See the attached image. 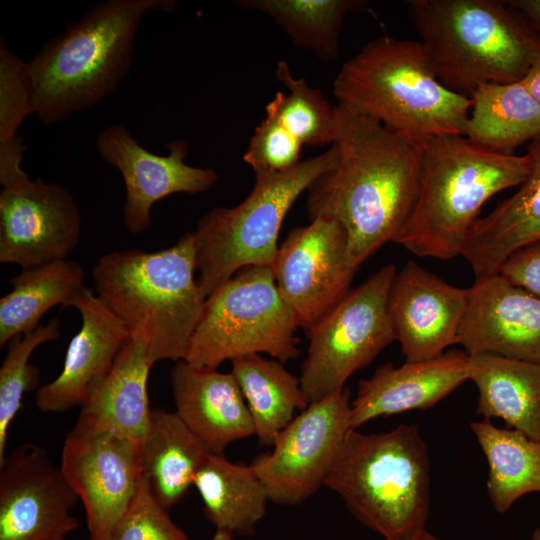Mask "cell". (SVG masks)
<instances>
[{"instance_id": "obj_1", "label": "cell", "mask_w": 540, "mask_h": 540, "mask_svg": "<svg viewBox=\"0 0 540 540\" xmlns=\"http://www.w3.org/2000/svg\"><path fill=\"white\" fill-rule=\"evenodd\" d=\"M335 113L338 160L308 189L307 212L310 220L330 218L343 226L349 260L359 269L406 225L419 193L425 139L343 104Z\"/></svg>"}, {"instance_id": "obj_2", "label": "cell", "mask_w": 540, "mask_h": 540, "mask_svg": "<svg viewBox=\"0 0 540 540\" xmlns=\"http://www.w3.org/2000/svg\"><path fill=\"white\" fill-rule=\"evenodd\" d=\"M175 6L173 0L103 1L43 44L27 62L38 118L55 124L107 97L131 69L145 14Z\"/></svg>"}, {"instance_id": "obj_3", "label": "cell", "mask_w": 540, "mask_h": 540, "mask_svg": "<svg viewBox=\"0 0 540 540\" xmlns=\"http://www.w3.org/2000/svg\"><path fill=\"white\" fill-rule=\"evenodd\" d=\"M195 273V237L186 232L159 251L106 253L92 277L98 297L130 336L143 340L153 366L185 359L207 298Z\"/></svg>"}, {"instance_id": "obj_4", "label": "cell", "mask_w": 540, "mask_h": 540, "mask_svg": "<svg viewBox=\"0 0 540 540\" xmlns=\"http://www.w3.org/2000/svg\"><path fill=\"white\" fill-rule=\"evenodd\" d=\"M407 14L438 80L456 93L521 81L540 60V33L505 1L411 0Z\"/></svg>"}, {"instance_id": "obj_5", "label": "cell", "mask_w": 540, "mask_h": 540, "mask_svg": "<svg viewBox=\"0 0 540 540\" xmlns=\"http://www.w3.org/2000/svg\"><path fill=\"white\" fill-rule=\"evenodd\" d=\"M528 170L526 154L491 151L463 135L425 139L417 201L394 242L419 257L461 255L484 203L520 185Z\"/></svg>"}, {"instance_id": "obj_6", "label": "cell", "mask_w": 540, "mask_h": 540, "mask_svg": "<svg viewBox=\"0 0 540 540\" xmlns=\"http://www.w3.org/2000/svg\"><path fill=\"white\" fill-rule=\"evenodd\" d=\"M339 104L418 139L464 135L471 98L445 87L419 41L382 36L347 60L333 83Z\"/></svg>"}, {"instance_id": "obj_7", "label": "cell", "mask_w": 540, "mask_h": 540, "mask_svg": "<svg viewBox=\"0 0 540 540\" xmlns=\"http://www.w3.org/2000/svg\"><path fill=\"white\" fill-rule=\"evenodd\" d=\"M324 486L385 540L414 539L426 530L430 505V458L418 426L350 430Z\"/></svg>"}, {"instance_id": "obj_8", "label": "cell", "mask_w": 540, "mask_h": 540, "mask_svg": "<svg viewBox=\"0 0 540 540\" xmlns=\"http://www.w3.org/2000/svg\"><path fill=\"white\" fill-rule=\"evenodd\" d=\"M337 160V148L332 144L291 170L256 174L254 186L242 202L216 207L198 220L193 231L196 272L206 296L244 267L273 266L288 211Z\"/></svg>"}, {"instance_id": "obj_9", "label": "cell", "mask_w": 540, "mask_h": 540, "mask_svg": "<svg viewBox=\"0 0 540 540\" xmlns=\"http://www.w3.org/2000/svg\"><path fill=\"white\" fill-rule=\"evenodd\" d=\"M298 327L272 267L247 266L207 296L184 360L217 369L226 360L265 353L284 363L300 353Z\"/></svg>"}, {"instance_id": "obj_10", "label": "cell", "mask_w": 540, "mask_h": 540, "mask_svg": "<svg viewBox=\"0 0 540 540\" xmlns=\"http://www.w3.org/2000/svg\"><path fill=\"white\" fill-rule=\"evenodd\" d=\"M396 273L393 264L381 267L306 331L309 345L299 379L309 404L343 389L395 341L388 300Z\"/></svg>"}, {"instance_id": "obj_11", "label": "cell", "mask_w": 540, "mask_h": 540, "mask_svg": "<svg viewBox=\"0 0 540 540\" xmlns=\"http://www.w3.org/2000/svg\"><path fill=\"white\" fill-rule=\"evenodd\" d=\"M350 391L343 388L310 403L280 432L270 452L250 467L264 485L269 501L296 505L321 486L350 429Z\"/></svg>"}, {"instance_id": "obj_12", "label": "cell", "mask_w": 540, "mask_h": 540, "mask_svg": "<svg viewBox=\"0 0 540 540\" xmlns=\"http://www.w3.org/2000/svg\"><path fill=\"white\" fill-rule=\"evenodd\" d=\"M272 269L279 293L305 331L344 298L358 270L349 260L345 229L330 218L293 228Z\"/></svg>"}, {"instance_id": "obj_13", "label": "cell", "mask_w": 540, "mask_h": 540, "mask_svg": "<svg viewBox=\"0 0 540 540\" xmlns=\"http://www.w3.org/2000/svg\"><path fill=\"white\" fill-rule=\"evenodd\" d=\"M78 501L46 451L23 444L0 464V540H66L79 526L70 513Z\"/></svg>"}, {"instance_id": "obj_14", "label": "cell", "mask_w": 540, "mask_h": 540, "mask_svg": "<svg viewBox=\"0 0 540 540\" xmlns=\"http://www.w3.org/2000/svg\"><path fill=\"white\" fill-rule=\"evenodd\" d=\"M140 444L109 433L71 431L60 468L82 502L89 540H109L143 477Z\"/></svg>"}, {"instance_id": "obj_15", "label": "cell", "mask_w": 540, "mask_h": 540, "mask_svg": "<svg viewBox=\"0 0 540 540\" xmlns=\"http://www.w3.org/2000/svg\"><path fill=\"white\" fill-rule=\"evenodd\" d=\"M80 236L79 207L64 186L36 178L1 191V263L24 269L66 259Z\"/></svg>"}, {"instance_id": "obj_16", "label": "cell", "mask_w": 540, "mask_h": 540, "mask_svg": "<svg viewBox=\"0 0 540 540\" xmlns=\"http://www.w3.org/2000/svg\"><path fill=\"white\" fill-rule=\"evenodd\" d=\"M166 147L167 155L154 154L119 124L109 125L97 134L99 156L122 175L125 184L123 222L132 234L149 228L151 209L156 202L176 193L205 192L218 180L214 169L185 162L188 145L184 140H171Z\"/></svg>"}, {"instance_id": "obj_17", "label": "cell", "mask_w": 540, "mask_h": 540, "mask_svg": "<svg viewBox=\"0 0 540 540\" xmlns=\"http://www.w3.org/2000/svg\"><path fill=\"white\" fill-rule=\"evenodd\" d=\"M467 298L468 289L445 282L413 260L396 273L388 311L407 362L435 358L458 343Z\"/></svg>"}, {"instance_id": "obj_18", "label": "cell", "mask_w": 540, "mask_h": 540, "mask_svg": "<svg viewBox=\"0 0 540 540\" xmlns=\"http://www.w3.org/2000/svg\"><path fill=\"white\" fill-rule=\"evenodd\" d=\"M458 344L468 355L492 354L540 366V298L501 274L468 288Z\"/></svg>"}, {"instance_id": "obj_19", "label": "cell", "mask_w": 540, "mask_h": 540, "mask_svg": "<svg viewBox=\"0 0 540 540\" xmlns=\"http://www.w3.org/2000/svg\"><path fill=\"white\" fill-rule=\"evenodd\" d=\"M82 324L67 348L63 369L35 396L43 412L81 406L112 369L130 335L104 302L85 287L73 300Z\"/></svg>"}, {"instance_id": "obj_20", "label": "cell", "mask_w": 540, "mask_h": 540, "mask_svg": "<svg viewBox=\"0 0 540 540\" xmlns=\"http://www.w3.org/2000/svg\"><path fill=\"white\" fill-rule=\"evenodd\" d=\"M468 357L465 351L451 350L399 367L391 362L379 366L370 378L358 382L350 429L377 417L432 408L468 380Z\"/></svg>"}, {"instance_id": "obj_21", "label": "cell", "mask_w": 540, "mask_h": 540, "mask_svg": "<svg viewBox=\"0 0 540 540\" xmlns=\"http://www.w3.org/2000/svg\"><path fill=\"white\" fill-rule=\"evenodd\" d=\"M175 413L183 423L217 454L232 442L255 435L253 421L230 373L196 367L179 360L170 372Z\"/></svg>"}, {"instance_id": "obj_22", "label": "cell", "mask_w": 540, "mask_h": 540, "mask_svg": "<svg viewBox=\"0 0 540 540\" xmlns=\"http://www.w3.org/2000/svg\"><path fill=\"white\" fill-rule=\"evenodd\" d=\"M151 367L143 340L130 336L108 375L81 405L72 430L109 433L141 445L151 420L147 393Z\"/></svg>"}, {"instance_id": "obj_23", "label": "cell", "mask_w": 540, "mask_h": 540, "mask_svg": "<svg viewBox=\"0 0 540 540\" xmlns=\"http://www.w3.org/2000/svg\"><path fill=\"white\" fill-rule=\"evenodd\" d=\"M528 174L516 193L472 226L461 255L475 281L499 274L515 251L540 241V137L526 153Z\"/></svg>"}, {"instance_id": "obj_24", "label": "cell", "mask_w": 540, "mask_h": 540, "mask_svg": "<svg viewBox=\"0 0 540 540\" xmlns=\"http://www.w3.org/2000/svg\"><path fill=\"white\" fill-rule=\"evenodd\" d=\"M468 380L478 391L476 414L540 440V366L492 354L468 357Z\"/></svg>"}, {"instance_id": "obj_25", "label": "cell", "mask_w": 540, "mask_h": 540, "mask_svg": "<svg viewBox=\"0 0 540 540\" xmlns=\"http://www.w3.org/2000/svg\"><path fill=\"white\" fill-rule=\"evenodd\" d=\"M143 476L167 509L183 499L211 451L175 412L152 410L148 433L141 443Z\"/></svg>"}, {"instance_id": "obj_26", "label": "cell", "mask_w": 540, "mask_h": 540, "mask_svg": "<svg viewBox=\"0 0 540 540\" xmlns=\"http://www.w3.org/2000/svg\"><path fill=\"white\" fill-rule=\"evenodd\" d=\"M85 279L83 267L67 258L22 269L0 299V346L36 329L52 307L72 306L86 287Z\"/></svg>"}, {"instance_id": "obj_27", "label": "cell", "mask_w": 540, "mask_h": 540, "mask_svg": "<svg viewBox=\"0 0 540 540\" xmlns=\"http://www.w3.org/2000/svg\"><path fill=\"white\" fill-rule=\"evenodd\" d=\"M470 98L463 136L472 143L511 154L517 146L540 137V105L522 81L482 84Z\"/></svg>"}, {"instance_id": "obj_28", "label": "cell", "mask_w": 540, "mask_h": 540, "mask_svg": "<svg viewBox=\"0 0 540 540\" xmlns=\"http://www.w3.org/2000/svg\"><path fill=\"white\" fill-rule=\"evenodd\" d=\"M231 363V373L248 406L255 435L262 445L272 447L295 412L309 405L300 379L283 362L260 354L237 357Z\"/></svg>"}, {"instance_id": "obj_29", "label": "cell", "mask_w": 540, "mask_h": 540, "mask_svg": "<svg viewBox=\"0 0 540 540\" xmlns=\"http://www.w3.org/2000/svg\"><path fill=\"white\" fill-rule=\"evenodd\" d=\"M194 486L216 529L251 534L266 513L267 491L250 465L233 463L223 454H208Z\"/></svg>"}, {"instance_id": "obj_30", "label": "cell", "mask_w": 540, "mask_h": 540, "mask_svg": "<svg viewBox=\"0 0 540 540\" xmlns=\"http://www.w3.org/2000/svg\"><path fill=\"white\" fill-rule=\"evenodd\" d=\"M487 463V494L494 509L505 513L525 494L540 493V440L491 420L470 424Z\"/></svg>"}, {"instance_id": "obj_31", "label": "cell", "mask_w": 540, "mask_h": 540, "mask_svg": "<svg viewBox=\"0 0 540 540\" xmlns=\"http://www.w3.org/2000/svg\"><path fill=\"white\" fill-rule=\"evenodd\" d=\"M238 7L257 11L275 22L292 43L325 62L340 54L345 16L363 7L358 0H242Z\"/></svg>"}, {"instance_id": "obj_32", "label": "cell", "mask_w": 540, "mask_h": 540, "mask_svg": "<svg viewBox=\"0 0 540 540\" xmlns=\"http://www.w3.org/2000/svg\"><path fill=\"white\" fill-rule=\"evenodd\" d=\"M276 79L286 92H277L265 107L264 121L288 141L300 146L333 144L336 129L335 106L319 89L292 75L288 63L280 60Z\"/></svg>"}, {"instance_id": "obj_33", "label": "cell", "mask_w": 540, "mask_h": 540, "mask_svg": "<svg viewBox=\"0 0 540 540\" xmlns=\"http://www.w3.org/2000/svg\"><path fill=\"white\" fill-rule=\"evenodd\" d=\"M35 114L34 90L27 62L0 44V183L9 188L29 180L22 169L27 145L18 135L24 120Z\"/></svg>"}, {"instance_id": "obj_34", "label": "cell", "mask_w": 540, "mask_h": 540, "mask_svg": "<svg viewBox=\"0 0 540 540\" xmlns=\"http://www.w3.org/2000/svg\"><path fill=\"white\" fill-rule=\"evenodd\" d=\"M60 336V322L51 319L45 325L8 344V352L0 368V464L4 461L8 429L22 407L26 392L36 388L39 382L38 368L29 363L30 356L40 345L55 341Z\"/></svg>"}, {"instance_id": "obj_35", "label": "cell", "mask_w": 540, "mask_h": 540, "mask_svg": "<svg viewBox=\"0 0 540 540\" xmlns=\"http://www.w3.org/2000/svg\"><path fill=\"white\" fill-rule=\"evenodd\" d=\"M168 510L154 496L143 476L109 540H188L184 531L171 520Z\"/></svg>"}, {"instance_id": "obj_36", "label": "cell", "mask_w": 540, "mask_h": 540, "mask_svg": "<svg viewBox=\"0 0 540 540\" xmlns=\"http://www.w3.org/2000/svg\"><path fill=\"white\" fill-rule=\"evenodd\" d=\"M499 274L540 298V241L522 247L510 255Z\"/></svg>"}, {"instance_id": "obj_37", "label": "cell", "mask_w": 540, "mask_h": 540, "mask_svg": "<svg viewBox=\"0 0 540 540\" xmlns=\"http://www.w3.org/2000/svg\"><path fill=\"white\" fill-rule=\"evenodd\" d=\"M505 2L518 10L540 33V0H506Z\"/></svg>"}, {"instance_id": "obj_38", "label": "cell", "mask_w": 540, "mask_h": 540, "mask_svg": "<svg viewBox=\"0 0 540 540\" xmlns=\"http://www.w3.org/2000/svg\"><path fill=\"white\" fill-rule=\"evenodd\" d=\"M521 81L528 92L540 105V60L531 66Z\"/></svg>"}, {"instance_id": "obj_39", "label": "cell", "mask_w": 540, "mask_h": 540, "mask_svg": "<svg viewBox=\"0 0 540 540\" xmlns=\"http://www.w3.org/2000/svg\"><path fill=\"white\" fill-rule=\"evenodd\" d=\"M232 535L233 533L227 530L216 529V532L211 540H234Z\"/></svg>"}, {"instance_id": "obj_40", "label": "cell", "mask_w": 540, "mask_h": 540, "mask_svg": "<svg viewBox=\"0 0 540 540\" xmlns=\"http://www.w3.org/2000/svg\"><path fill=\"white\" fill-rule=\"evenodd\" d=\"M412 540H441V539H439L436 536L432 535L427 530H424Z\"/></svg>"}, {"instance_id": "obj_41", "label": "cell", "mask_w": 540, "mask_h": 540, "mask_svg": "<svg viewBox=\"0 0 540 540\" xmlns=\"http://www.w3.org/2000/svg\"><path fill=\"white\" fill-rule=\"evenodd\" d=\"M530 540H540V527L534 529Z\"/></svg>"}]
</instances>
